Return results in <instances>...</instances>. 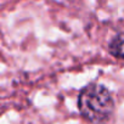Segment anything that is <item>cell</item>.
Masks as SVG:
<instances>
[{"label": "cell", "instance_id": "cell-2", "mask_svg": "<svg viewBox=\"0 0 124 124\" xmlns=\"http://www.w3.org/2000/svg\"><path fill=\"white\" fill-rule=\"evenodd\" d=\"M108 51L112 56L124 60V32H120L113 37L108 45Z\"/></svg>", "mask_w": 124, "mask_h": 124}, {"label": "cell", "instance_id": "cell-1", "mask_svg": "<svg viewBox=\"0 0 124 124\" xmlns=\"http://www.w3.org/2000/svg\"><path fill=\"white\" fill-rule=\"evenodd\" d=\"M78 109L90 123L101 124L112 116L114 102L109 91L103 85L93 83L80 90L78 96Z\"/></svg>", "mask_w": 124, "mask_h": 124}]
</instances>
